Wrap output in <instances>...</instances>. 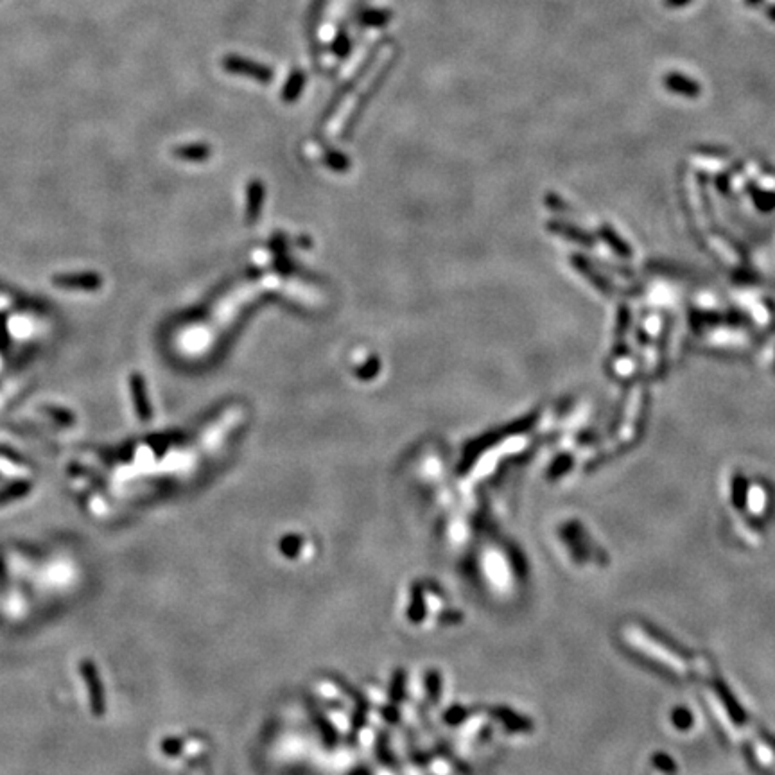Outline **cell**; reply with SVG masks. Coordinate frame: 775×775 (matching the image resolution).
Wrapping results in <instances>:
<instances>
[{"label": "cell", "mask_w": 775, "mask_h": 775, "mask_svg": "<svg viewBox=\"0 0 775 775\" xmlns=\"http://www.w3.org/2000/svg\"><path fill=\"white\" fill-rule=\"evenodd\" d=\"M223 67H225V71L232 72V74L248 75V77H253V80L259 81H270L273 77V71L270 67L261 65V63L250 62V59L239 58V56H225Z\"/></svg>", "instance_id": "1"}, {"label": "cell", "mask_w": 775, "mask_h": 775, "mask_svg": "<svg viewBox=\"0 0 775 775\" xmlns=\"http://www.w3.org/2000/svg\"><path fill=\"white\" fill-rule=\"evenodd\" d=\"M664 84H666V88L671 90V92H675V93H680V95H689V97H695V95H698V93H700V84L696 83L695 80H691V77H687V75H682V74H677V72H671V74L666 75Z\"/></svg>", "instance_id": "2"}, {"label": "cell", "mask_w": 775, "mask_h": 775, "mask_svg": "<svg viewBox=\"0 0 775 775\" xmlns=\"http://www.w3.org/2000/svg\"><path fill=\"white\" fill-rule=\"evenodd\" d=\"M304 83H306V74H304V71L292 72L291 80L288 81V84H286V90H283V99L292 101V99L297 97L298 93L301 92V88H304Z\"/></svg>", "instance_id": "3"}, {"label": "cell", "mask_w": 775, "mask_h": 775, "mask_svg": "<svg viewBox=\"0 0 775 775\" xmlns=\"http://www.w3.org/2000/svg\"><path fill=\"white\" fill-rule=\"evenodd\" d=\"M361 22L364 26H384L386 22H390V13H379V11H368L363 15Z\"/></svg>", "instance_id": "4"}, {"label": "cell", "mask_w": 775, "mask_h": 775, "mask_svg": "<svg viewBox=\"0 0 775 775\" xmlns=\"http://www.w3.org/2000/svg\"><path fill=\"white\" fill-rule=\"evenodd\" d=\"M336 44L337 45L334 47V50H336L339 56H345V54L348 53V47H351V45H348V38H346V36H342V38L336 41Z\"/></svg>", "instance_id": "5"}, {"label": "cell", "mask_w": 775, "mask_h": 775, "mask_svg": "<svg viewBox=\"0 0 775 775\" xmlns=\"http://www.w3.org/2000/svg\"><path fill=\"white\" fill-rule=\"evenodd\" d=\"M689 2H691V0H664V6L666 8L677 9V8H684V6H687Z\"/></svg>", "instance_id": "6"}, {"label": "cell", "mask_w": 775, "mask_h": 775, "mask_svg": "<svg viewBox=\"0 0 775 775\" xmlns=\"http://www.w3.org/2000/svg\"><path fill=\"white\" fill-rule=\"evenodd\" d=\"M765 13H767V17H768V18H770L772 22H775V4L768 6V8H767V9H765Z\"/></svg>", "instance_id": "7"}, {"label": "cell", "mask_w": 775, "mask_h": 775, "mask_svg": "<svg viewBox=\"0 0 775 775\" xmlns=\"http://www.w3.org/2000/svg\"><path fill=\"white\" fill-rule=\"evenodd\" d=\"M745 2H747L749 6H752V8H758V6L763 4V0H745Z\"/></svg>", "instance_id": "8"}]
</instances>
